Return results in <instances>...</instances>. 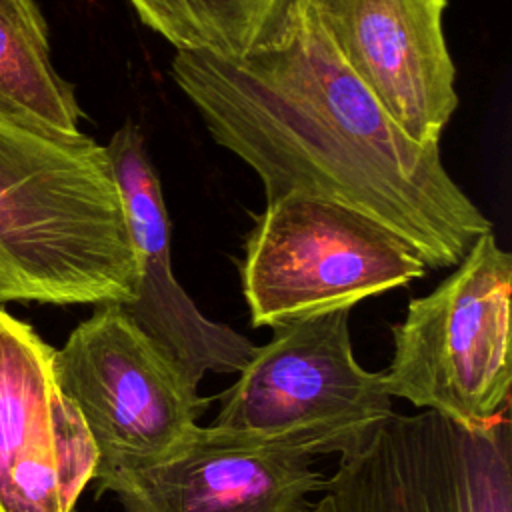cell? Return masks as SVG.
<instances>
[{
  "label": "cell",
  "mask_w": 512,
  "mask_h": 512,
  "mask_svg": "<svg viewBox=\"0 0 512 512\" xmlns=\"http://www.w3.org/2000/svg\"><path fill=\"white\" fill-rule=\"evenodd\" d=\"M324 476L292 452L196 438L160 464L114 478L122 512H310Z\"/></svg>",
  "instance_id": "8fae6325"
},
{
  "label": "cell",
  "mask_w": 512,
  "mask_h": 512,
  "mask_svg": "<svg viewBox=\"0 0 512 512\" xmlns=\"http://www.w3.org/2000/svg\"><path fill=\"white\" fill-rule=\"evenodd\" d=\"M0 112L58 134H82L74 86L52 64L36 0H0Z\"/></svg>",
  "instance_id": "7c38bea8"
},
{
  "label": "cell",
  "mask_w": 512,
  "mask_h": 512,
  "mask_svg": "<svg viewBox=\"0 0 512 512\" xmlns=\"http://www.w3.org/2000/svg\"><path fill=\"white\" fill-rule=\"evenodd\" d=\"M138 260V288L124 304L132 322L200 384L206 372H240L254 344L226 324L208 320L172 274L170 222L160 178L144 136L126 120L106 144Z\"/></svg>",
  "instance_id": "30bf717a"
},
{
  "label": "cell",
  "mask_w": 512,
  "mask_h": 512,
  "mask_svg": "<svg viewBox=\"0 0 512 512\" xmlns=\"http://www.w3.org/2000/svg\"><path fill=\"white\" fill-rule=\"evenodd\" d=\"M348 320L344 308L274 328L222 394L204 436L310 458L346 456L366 444L394 414L392 396L382 372L354 358Z\"/></svg>",
  "instance_id": "3957f363"
},
{
  "label": "cell",
  "mask_w": 512,
  "mask_h": 512,
  "mask_svg": "<svg viewBox=\"0 0 512 512\" xmlns=\"http://www.w3.org/2000/svg\"><path fill=\"white\" fill-rule=\"evenodd\" d=\"M54 370L94 446L98 494L174 456L200 430L206 398L198 384L120 304L96 306L54 350Z\"/></svg>",
  "instance_id": "8992f818"
},
{
  "label": "cell",
  "mask_w": 512,
  "mask_h": 512,
  "mask_svg": "<svg viewBox=\"0 0 512 512\" xmlns=\"http://www.w3.org/2000/svg\"><path fill=\"white\" fill-rule=\"evenodd\" d=\"M138 260L106 146L0 112V304H128Z\"/></svg>",
  "instance_id": "7a4b0ae2"
},
{
  "label": "cell",
  "mask_w": 512,
  "mask_h": 512,
  "mask_svg": "<svg viewBox=\"0 0 512 512\" xmlns=\"http://www.w3.org/2000/svg\"><path fill=\"white\" fill-rule=\"evenodd\" d=\"M54 350L0 306V512H74L92 482L94 446Z\"/></svg>",
  "instance_id": "ba28073f"
},
{
  "label": "cell",
  "mask_w": 512,
  "mask_h": 512,
  "mask_svg": "<svg viewBox=\"0 0 512 512\" xmlns=\"http://www.w3.org/2000/svg\"><path fill=\"white\" fill-rule=\"evenodd\" d=\"M176 50L244 56L272 40L292 0H128Z\"/></svg>",
  "instance_id": "4fadbf2b"
},
{
  "label": "cell",
  "mask_w": 512,
  "mask_h": 512,
  "mask_svg": "<svg viewBox=\"0 0 512 512\" xmlns=\"http://www.w3.org/2000/svg\"><path fill=\"white\" fill-rule=\"evenodd\" d=\"M424 272L418 250L390 226L338 200L292 192L266 202L250 230L242 290L252 326L274 330L350 310Z\"/></svg>",
  "instance_id": "5b68a950"
},
{
  "label": "cell",
  "mask_w": 512,
  "mask_h": 512,
  "mask_svg": "<svg viewBox=\"0 0 512 512\" xmlns=\"http://www.w3.org/2000/svg\"><path fill=\"white\" fill-rule=\"evenodd\" d=\"M344 66L418 144H438L458 106L442 30L446 0H306Z\"/></svg>",
  "instance_id": "9c48e42d"
},
{
  "label": "cell",
  "mask_w": 512,
  "mask_h": 512,
  "mask_svg": "<svg viewBox=\"0 0 512 512\" xmlns=\"http://www.w3.org/2000/svg\"><path fill=\"white\" fill-rule=\"evenodd\" d=\"M310 512H512L510 414L484 428L392 414L340 456Z\"/></svg>",
  "instance_id": "52a82bcc"
},
{
  "label": "cell",
  "mask_w": 512,
  "mask_h": 512,
  "mask_svg": "<svg viewBox=\"0 0 512 512\" xmlns=\"http://www.w3.org/2000/svg\"><path fill=\"white\" fill-rule=\"evenodd\" d=\"M512 256L482 234L454 270L392 326L382 372L392 398L484 428L510 414Z\"/></svg>",
  "instance_id": "277c9868"
},
{
  "label": "cell",
  "mask_w": 512,
  "mask_h": 512,
  "mask_svg": "<svg viewBox=\"0 0 512 512\" xmlns=\"http://www.w3.org/2000/svg\"><path fill=\"white\" fill-rule=\"evenodd\" d=\"M170 74L210 136L262 180L266 202L302 192L348 204L406 238L426 268L456 266L492 222L344 66L306 0L280 32L222 58L176 50Z\"/></svg>",
  "instance_id": "6da1fadb"
},
{
  "label": "cell",
  "mask_w": 512,
  "mask_h": 512,
  "mask_svg": "<svg viewBox=\"0 0 512 512\" xmlns=\"http://www.w3.org/2000/svg\"><path fill=\"white\" fill-rule=\"evenodd\" d=\"M74 512H76V510H74Z\"/></svg>",
  "instance_id": "5bb4252c"
}]
</instances>
